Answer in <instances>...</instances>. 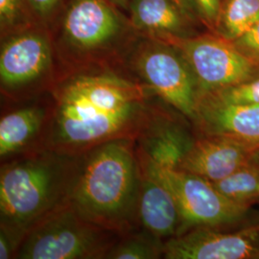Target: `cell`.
Instances as JSON below:
<instances>
[{
	"mask_svg": "<svg viewBox=\"0 0 259 259\" xmlns=\"http://www.w3.org/2000/svg\"><path fill=\"white\" fill-rule=\"evenodd\" d=\"M147 94L113 73L72 77L56 93L41 149L81 155L113 139H136L151 109Z\"/></svg>",
	"mask_w": 259,
	"mask_h": 259,
	"instance_id": "obj_1",
	"label": "cell"
},
{
	"mask_svg": "<svg viewBox=\"0 0 259 259\" xmlns=\"http://www.w3.org/2000/svg\"><path fill=\"white\" fill-rule=\"evenodd\" d=\"M140 178L136 139H113L80 155L68 203L84 219L125 234L139 224Z\"/></svg>",
	"mask_w": 259,
	"mask_h": 259,
	"instance_id": "obj_2",
	"label": "cell"
},
{
	"mask_svg": "<svg viewBox=\"0 0 259 259\" xmlns=\"http://www.w3.org/2000/svg\"><path fill=\"white\" fill-rule=\"evenodd\" d=\"M79 157L39 149L2 162L0 230L19 248L34 226L68 202Z\"/></svg>",
	"mask_w": 259,
	"mask_h": 259,
	"instance_id": "obj_3",
	"label": "cell"
},
{
	"mask_svg": "<svg viewBox=\"0 0 259 259\" xmlns=\"http://www.w3.org/2000/svg\"><path fill=\"white\" fill-rule=\"evenodd\" d=\"M120 236L84 219L67 202L27 232L15 258H105Z\"/></svg>",
	"mask_w": 259,
	"mask_h": 259,
	"instance_id": "obj_4",
	"label": "cell"
},
{
	"mask_svg": "<svg viewBox=\"0 0 259 259\" xmlns=\"http://www.w3.org/2000/svg\"><path fill=\"white\" fill-rule=\"evenodd\" d=\"M138 156L141 167L160 180L174 195L182 216L180 234L199 227L232 226L241 222L249 212L250 207L229 200L204 178L159 166L139 152Z\"/></svg>",
	"mask_w": 259,
	"mask_h": 259,
	"instance_id": "obj_5",
	"label": "cell"
},
{
	"mask_svg": "<svg viewBox=\"0 0 259 259\" xmlns=\"http://www.w3.org/2000/svg\"><path fill=\"white\" fill-rule=\"evenodd\" d=\"M134 66L152 93L193 121L199 89L190 66L176 47L147 44L135 56Z\"/></svg>",
	"mask_w": 259,
	"mask_h": 259,
	"instance_id": "obj_6",
	"label": "cell"
},
{
	"mask_svg": "<svg viewBox=\"0 0 259 259\" xmlns=\"http://www.w3.org/2000/svg\"><path fill=\"white\" fill-rule=\"evenodd\" d=\"M174 46L190 66L200 95L255 78L259 71V66L220 36L178 40Z\"/></svg>",
	"mask_w": 259,
	"mask_h": 259,
	"instance_id": "obj_7",
	"label": "cell"
},
{
	"mask_svg": "<svg viewBox=\"0 0 259 259\" xmlns=\"http://www.w3.org/2000/svg\"><path fill=\"white\" fill-rule=\"evenodd\" d=\"M166 259H259V222L235 231L199 227L164 241Z\"/></svg>",
	"mask_w": 259,
	"mask_h": 259,
	"instance_id": "obj_8",
	"label": "cell"
},
{
	"mask_svg": "<svg viewBox=\"0 0 259 259\" xmlns=\"http://www.w3.org/2000/svg\"><path fill=\"white\" fill-rule=\"evenodd\" d=\"M52 62V47L45 36L24 33L11 37L0 52L2 90L12 95L26 89L47 75Z\"/></svg>",
	"mask_w": 259,
	"mask_h": 259,
	"instance_id": "obj_9",
	"label": "cell"
},
{
	"mask_svg": "<svg viewBox=\"0 0 259 259\" xmlns=\"http://www.w3.org/2000/svg\"><path fill=\"white\" fill-rule=\"evenodd\" d=\"M196 139L181 119L151 107L136 138V146L139 154L157 165L177 169Z\"/></svg>",
	"mask_w": 259,
	"mask_h": 259,
	"instance_id": "obj_10",
	"label": "cell"
},
{
	"mask_svg": "<svg viewBox=\"0 0 259 259\" xmlns=\"http://www.w3.org/2000/svg\"><path fill=\"white\" fill-rule=\"evenodd\" d=\"M259 149V143L221 136H200L177 169L217 182L230 176Z\"/></svg>",
	"mask_w": 259,
	"mask_h": 259,
	"instance_id": "obj_11",
	"label": "cell"
},
{
	"mask_svg": "<svg viewBox=\"0 0 259 259\" xmlns=\"http://www.w3.org/2000/svg\"><path fill=\"white\" fill-rule=\"evenodd\" d=\"M192 124L200 136H221L259 143V104L224 102L204 93L199 97Z\"/></svg>",
	"mask_w": 259,
	"mask_h": 259,
	"instance_id": "obj_12",
	"label": "cell"
},
{
	"mask_svg": "<svg viewBox=\"0 0 259 259\" xmlns=\"http://www.w3.org/2000/svg\"><path fill=\"white\" fill-rule=\"evenodd\" d=\"M65 37L81 51H93L111 41L119 31V21L104 0H75L65 16Z\"/></svg>",
	"mask_w": 259,
	"mask_h": 259,
	"instance_id": "obj_13",
	"label": "cell"
},
{
	"mask_svg": "<svg viewBox=\"0 0 259 259\" xmlns=\"http://www.w3.org/2000/svg\"><path fill=\"white\" fill-rule=\"evenodd\" d=\"M140 168L139 225L161 240H168L181 233L182 216L179 205L166 185L141 165Z\"/></svg>",
	"mask_w": 259,
	"mask_h": 259,
	"instance_id": "obj_14",
	"label": "cell"
},
{
	"mask_svg": "<svg viewBox=\"0 0 259 259\" xmlns=\"http://www.w3.org/2000/svg\"><path fill=\"white\" fill-rule=\"evenodd\" d=\"M50 110V105H28L8 111L1 116V160L41 149Z\"/></svg>",
	"mask_w": 259,
	"mask_h": 259,
	"instance_id": "obj_15",
	"label": "cell"
},
{
	"mask_svg": "<svg viewBox=\"0 0 259 259\" xmlns=\"http://www.w3.org/2000/svg\"><path fill=\"white\" fill-rule=\"evenodd\" d=\"M130 12L136 27L154 33L176 34L185 26V15L172 0H130Z\"/></svg>",
	"mask_w": 259,
	"mask_h": 259,
	"instance_id": "obj_16",
	"label": "cell"
},
{
	"mask_svg": "<svg viewBox=\"0 0 259 259\" xmlns=\"http://www.w3.org/2000/svg\"><path fill=\"white\" fill-rule=\"evenodd\" d=\"M211 184L229 200L250 207L259 199V149L230 176Z\"/></svg>",
	"mask_w": 259,
	"mask_h": 259,
	"instance_id": "obj_17",
	"label": "cell"
},
{
	"mask_svg": "<svg viewBox=\"0 0 259 259\" xmlns=\"http://www.w3.org/2000/svg\"><path fill=\"white\" fill-rule=\"evenodd\" d=\"M258 20L259 0H226L215 28L220 37L232 41Z\"/></svg>",
	"mask_w": 259,
	"mask_h": 259,
	"instance_id": "obj_18",
	"label": "cell"
},
{
	"mask_svg": "<svg viewBox=\"0 0 259 259\" xmlns=\"http://www.w3.org/2000/svg\"><path fill=\"white\" fill-rule=\"evenodd\" d=\"M164 241L142 229L127 232L108 251L105 259H155L163 257Z\"/></svg>",
	"mask_w": 259,
	"mask_h": 259,
	"instance_id": "obj_19",
	"label": "cell"
},
{
	"mask_svg": "<svg viewBox=\"0 0 259 259\" xmlns=\"http://www.w3.org/2000/svg\"><path fill=\"white\" fill-rule=\"evenodd\" d=\"M206 93L211 94L224 102L256 105L259 104V77Z\"/></svg>",
	"mask_w": 259,
	"mask_h": 259,
	"instance_id": "obj_20",
	"label": "cell"
},
{
	"mask_svg": "<svg viewBox=\"0 0 259 259\" xmlns=\"http://www.w3.org/2000/svg\"><path fill=\"white\" fill-rule=\"evenodd\" d=\"M232 42L242 55L259 66V20Z\"/></svg>",
	"mask_w": 259,
	"mask_h": 259,
	"instance_id": "obj_21",
	"label": "cell"
},
{
	"mask_svg": "<svg viewBox=\"0 0 259 259\" xmlns=\"http://www.w3.org/2000/svg\"><path fill=\"white\" fill-rule=\"evenodd\" d=\"M198 11V15L209 24L215 27L219 14L222 8V0H193Z\"/></svg>",
	"mask_w": 259,
	"mask_h": 259,
	"instance_id": "obj_22",
	"label": "cell"
},
{
	"mask_svg": "<svg viewBox=\"0 0 259 259\" xmlns=\"http://www.w3.org/2000/svg\"><path fill=\"white\" fill-rule=\"evenodd\" d=\"M21 0H0L1 26L12 25L19 16Z\"/></svg>",
	"mask_w": 259,
	"mask_h": 259,
	"instance_id": "obj_23",
	"label": "cell"
},
{
	"mask_svg": "<svg viewBox=\"0 0 259 259\" xmlns=\"http://www.w3.org/2000/svg\"><path fill=\"white\" fill-rule=\"evenodd\" d=\"M19 247L9 235L0 230V259L15 258Z\"/></svg>",
	"mask_w": 259,
	"mask_h": 259,
	"instance_id": "obj_24",
	"label": "cell"
},
{
	"mask_svg": "<svg viewBox=\"0 0 259 259\" xmlns=\"http://www.w3.org/2000/svg\"><path fill=\"white\" fill-rule=\"evenodd\" d=\"M28 2L38 14L45 15L55 7L59 0H28Z\"/></svg>",
	"mask_w": 259,
	"mask_h": 259,
	"instance_id": "obj_25",
	"label": "cell"
},
{
	"mask_svg": "<svg viewBox=\"0 0 259 259\" xmlns=\"http://www.w3.org/2000/svg\"><path fill=\"white\" fill-rule=\"evenodd\" d=\"M172 1L179 7V9L182 11V13L185 15V17L193 18L196 14H198V11L195 6L193 0H172Z\"/></svg>",
	"mask_w": 259,
	"mask_h": 259,
	"instance_id": "obj_26",
	"label": "cell"
},
{
	"mask_svg": "<svg viewBox=\"0 0 259 259\" xmlns=\"http://www.w3.org/2000/svg\"><path fill=\"white\" fill-rule=\"evenodd\" d=\"M111 1L121 6H126V4L130 2V0H111Z\"/></svg>",
	"mask_w": 259,
	"mask_h": 259,
	"instance_id": "obj_27",
	"label": "cell"
},
{
	"mask_svg": "<svg viewBox=\"0 0 259 259\" xmlns=\"http://www.w3.org/2000/svg\"><path fill=\"white\" fill-rule=\"evenodd\" d=\"M258 192H259V188H258Z\"/></svg>",
	"mask_w": 259,
	"mask_h": 259,
	"instance_id": "obj_28",
	"label": "cell"
}]
</instances>
